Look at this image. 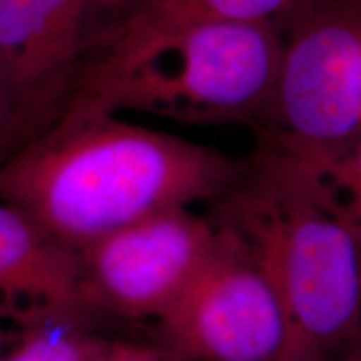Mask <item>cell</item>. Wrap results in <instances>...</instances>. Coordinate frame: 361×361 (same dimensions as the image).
I'll return each instance as SVG.
<instances>
[{
  "label": "cell",
  "mask_w": 361,
  "mask_h": 361,
  "mask_svg": "<svg viewBox=\"0 0 361 361\" xmlns=\"http://www.w3.org/2000/svg\"><path fill=\"white\" fill-rule=\"evenodd\" d=\"M241 166L121 114L69 109L0 168V197L79 251L149 216L214 201Z\"/></svg>",
  "instance_id": "obj_1"
},
{
  "label": "cell",
  "mask_w": 361,
  "mask_h": 361,
  "mask_svg": "<svg viewBox=\"0 0 361 361\" xmlns=\"http://www.w3.org/2000/svg\"><path fill=\"white\" fill-rule=\"evenodd\" d=\"M211 219L258 261L290 319L284 361L341 353L361 340V226L295 149L259 139Z\"/></svg>",
  "instance_id": "obj_2"
},
{
  "label": "cell",
  "mask_w": 361,
  "mask_h": 361,
  "mask_svg": "<svg viewBox=\"0 0 361 361\" xmlns=\"http://www.w3.org/2000/svg\"><path fill=\"white\" fill-rule=\"evenodd\" d=\"M283 44L279 27L268 24L188 22L126 30L69 109L139 112L194 126L259 121Z\"/></svg>",
  "instance_id": "obj_3"
},
{
  "label": "cell",
  "mask_w": 361,
  "mask_h": 361,
  "mask_svg": "<svg viewBox=\"0 0 361 361\" xmlns=\"http://www.w3.org/2000/svg\"><path fill=\"white\" fill-rule=\"evenodd\" d=\"M139 0H0V80L27 144L56 124Z\"/></svg>",
  "instance_id": "obj_4"
},
{
  "label": "cell",
  "mask_w": 361,
  "mask_h": 361,
  "mask_svg": "<svg viewBox=\"0 0 361 361\" xmlns=\"http://www.w3.org/2000/svg\"><path fill=\"white\" fill-rule=\"evenodd\" d=\"M261 139L323 152L361 135V2L322 0L284 37Z\"/></svg>",
  "instance_id": "obj_5"
},
{
  "label": "cell",
  "mask_w": 361,
  "mask_h": 361,
  "mask_svg": "<svg viewBox=\"0 0 361 361\" xmlns=\"http://www.w3.org/2000/svg\"><path fill=\"white\" fill-rule=\"evenodd\" d=\"M219 229L209 214L178 207L79 250V303L87 318L157 323L209 259Z\"/></svg>",
  "instance_id": "obj_6"
},
{
  "label": "cell",
  "mask_w": 361,
  "mask_h": 361,
  "mask_svg": "<svg viewBox=\"0 0 361 361\" xmlns=\"http://www.w3.org/2000/svg\"><path fill=\"white\" fill-rule=\"evenodd\" d=\"M156 336L184 361H284L290 319L258 261L219 229L209 259L156 323Z\"/></svg>",
  "instance_id": "obj_7"
},
{
  "label": "cell",
  "mask_w": 361,
  "mask_h": 361,
  "mask_svg": "<svg viewBox=\"0 0 361 361\" xmlns=\"http://www.w3.org/2000/svg\"><path fill=\"white\" fill-rule=\"evenodd\" d=\"M0 310L17 322L45 310L82 313L79 251L59 241L32 216L4 197H0Z\"/></svg>",
  "instance_id": "obj_8"
},
{
  "label": "cell",
  "mask_w": 361,
  "mask_h": 361,
  "mask_svg": "<svg viewBox=\"0 0 361 361\" xmlns=\"http://www.w3.org/2000/svg\"><path fill=\"white\" fill-rule=\"evenodd\" d=\"M322 0H139L126 30H146L188 22H239L279 27L293 24Z\"/></svg>",
  "instance_id": "obj_9"
},
{
  "label": "cell",
  "mask_w": 361,
  "mask_h": 361,
  "mask_svg": "<svg viewBox=\"0 0 361 361\" xmlns=\"http://www.w3.org/2000/svg\"><path fill=\"white\" fill-rule=\"evenodd\" d=\"M20 324L22 333L0 361H96L111 341L92 319L75 311H37Z\"/></svg>",
  "instance_id": "obj_10"
},
{
  "label": "cell",
  "mask_w": 361,
  "mask_h": 361,
  "mask_svg": "<svg viewBox=\"0 0 361 361\" xmlns=\"http://www.w3.org/2000/svg\"><path fill=\"white\" fill-rule=\"evenodd\" d=\"M301 154L308 156L322 169L343 204L361 226V135L329 151Z\"/></svg>",
  "instance_id": "obj_11"
},
{
  "label": "cell",
  "mask_w": 361,
  "mask_h": 361,
  "mask_svg": "<svg viewBox=\"0 0 361 361\" xmlns=\"http://www.w3.org/2000/svg\"><path fill=\"white\" fill-rule=\"evenodd\" d=\"M96 361H184L164 341L154 336L151 340H117L111 338Z\"/></svg>",
  "instance_id": "obj_12"
},
{
  "label": "cell",
  "mask_w": 361,
  "mask_h": 361,
  "mask_svg": "<svg viewBox=\"0 0 361 361\" xmlns=\"http://www.w3.org/2000/svg\"><path fill=\"white\" fill-rule=\"evenodd\" d=\"M27 146L20 121L0 80V168Z\"/></svg>",
  "instance_id": "obj_13"
},
{
  "label": "cell",
  "mask_w": 361,
  "mask_h": 361,
  "mask_svg": "<svg viewBox=\"0 0 361 361\" xmlns=\"http://www.w3.org/2000/svg\"><path fill=\"white\" fill-rule=\"evenodd\" d=\"M296 361H361V340L351 348L341 351V353L329 355V356H318V358H306Z\"/></svg>",
  "instance_id": "obj_14"
},
{
  "label": "cell",
  "mask_w": 361,
  "mask_h": 361,
  "mask_svg": "<svg viewBox=\"0 0 361 361\" xmlns=\"http://www.w3.org/2000/svg\"><path fill=\"white\" fill-rule=\"evenodd\" d=\"M6 318L8 316L4 313L2 310H0V356H2L4 350L7 348V341H6V329H4V322H6Z\"/></svg>",
  "instance_id": "obj_15"
},
{
  "label": "cell",
  "mask_w": 361,
  "mask_h": 361,
  "mask_svg": "<svg viewBox=\"0 0 361 361\" xmlns=\"http://www.w3.org/2000/svg\"><path fill=\"white\" fill-rule=\"evenodd\" d=\"M360 2H361V0H360Z\"/></svg>",
  "instance_id": "obj_16"
}]
</instances>
